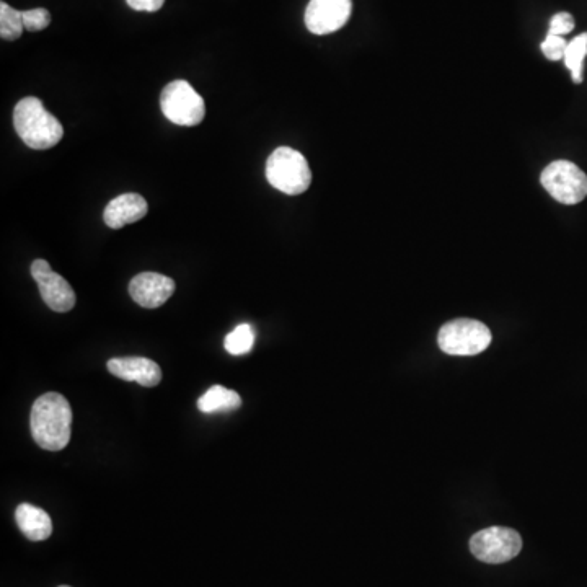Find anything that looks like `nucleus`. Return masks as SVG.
Instances as JSON below:
<instances>
[{"label": "nucleus", "instance_id": "1", "mask_svg": "<svg viewBox=\"0 0 587 587\" xmlns=\"http://www.w3.org/2000/svg\"><path fill=\"white\" fill-rule=\"evenodd\" d=\"M31 436L45 451L58 452L71 441L72 408L61 393L41 395L31 408Z\"/></svg>", "mask_w": 587, "mask_h": 587}, {"label": "nucleus", "instance_id": "2", "mask_svg": "<svg viewBox=\"0 0 587 587\" xmlns=\"http://www.w3.org/2000/svg\"><path fill=\"white\" fill-rule=\"evenodd\" d=\"M14 126L18 136L35 151H46L58 146L64 129L56 116L46 110L40 98L20 100L14 110Z\"/></svg>", "mask_w": 587, "mask_h": 587}, {"label": "nucleus", "instance_id": "3", "mask_svg": "<svg viewBox=\"0 0 587 587\" xmlns=\"http://www.w3.org/2000/svg\"><path fill=\"white\" fill-rule=\"evenodd\" d=\"M266 180L284 195L297 196L309 190L312 172L301 152L279 147L266 162Z\"/></svg>", "mask_w": 587, "mask_h": 587}, {"label": "nucleus", "instance_id": "4", "mask_svg": "<svg viewBox=\"0 0 587 587\" xmlns=\"http://www.w3.org/2000/svg\"><path fill=\"white\" fill-rule=\"evenodd\" d=\"M490 328L472 318H457L442 325L437 335V345L442 353L451 356H475L491 345Z\"/></svg>", "mask_w": 587, "mask_h": 587}, {"label": "nucleus", "instance_id": "5", "mask_svg": "<svg viewBox=\"0 0 587 587\" xmlns=\"http://www.w3.org/2000/svg\"><path fill=\"white\" fill-rule=\"evenodd\" d=\"M160 108L165 118L178 126H198L206 116L204 100L186 80H173L162 90Z\"/></svg>", "mask_w": 587, "mask_h": 587}, {"label": "nucleus", "instance_id": "6", "mask_svg": "<svg viewBox=\"0 0 587 587\" xmlns=\"http://www.w3.org/2000/svg\"><path fill=\"white\" fill-rule=\"evenodd\" d=\"M540 183L558 203L573 206L587 196V175L570 160H557L543 168Z\"/></svg>", "mask_w": 587, "mask_h": 587}, {"label": "nucleus", "instance_id": "7", "mask_svg": "<svg viewBox=\"0 0 587 587\" xmlns=\"http://www.w3.org/2000/svg\"><path fill=\"white\" fill-rule=\"evenodd\" d=\"M470 550L473 557L483 563H490V565L506 563L521 553V535L509 527H488L473 535L470 539Z\"/></svg>", "mask_w": 587, "mask_h": 587}, {"label": "nucleus", "instance_id": "8", "mask_svg": "<svg viewBox=\"0 0 587 587\" xmlns=\"http://www.w3.org/2000/svg\"><path fill=\"white\" fill-rule=\"evenodd\" d=\"M31 276L38 283L41 299L49 309L59 314H66L76 305V292L71 284L62 278L61 274L54 273L53 268L46 260H35L31 265Z\"/></svg>", "mask_w": 587, "mask_h": 587}, {"label": "nucleus", "instance_id": "9", "mask_svg": "<svg viewBox=\"0 0 587 587\" xmlns=\"http://www.w3.org/2000/svg\"><path fill=\"white\" fill-rule=\"evenodd\" d=\"M351 0H310L305 9V27L314 35H330L348 23Z\"/></svg>", "mask_w": 587, "mask_h": 587}, {"label": "nucleus", "instance_id": "10", "mask_svg": "<svg viewBox=\"0 0 587 587\" xmlns=\"http://www.w3.org/2000/svg\"><path fill=\"white\" fill-rule=\"evenodd\" d=\"M175 281L164 274L147 273L137 274L129 283V294L136 304L144 309H157L172 297L175 292Z\"/></svg>", "mask_w": 587, "mask_h": 587}, {"label": "nucleus", "instance_id": "11", "mask_svg": "<svg viewBox=\"0 0 587 587\" xmlns=\"http://www.w3.org/2000/svg\"><path fill=\"white\" fill-rule=\"evenodd\" d=\"M108 371L118 379L128 380V382H137L142 387H155L162 380V371L159 364L147 358H115L110 359Z\"/></svg>", "mask_w": 587, "mask_h": 587}, {"label": "nucleus", "instance_id": "12", "mask_svg": "<svg viewBox=\"0 0 587 587\" xmlns=\"http://www.w3.org/2000/svg\"><path fill=\"white\" fill-rule=\"evenodd\" d=\"M149 211L146 199L137 193H126L113 199L106 204L103 212V221L110 229H121V227L141 221Z\"/></svg>", "mask_w": 587, "mask_h": 587}, {"label": "nucleus", "instance_id": "13", "mask_svg": "<svg viewBox=\"0 0 587 587\" xmlns=\"http://www.w3.org/2000/svg\"><path fill=\"white\" fill-rule=\"evenodd\" d=\"M15 521L23 535L33 542L46 540L53 534V522L48 512L33 504L23 503L15 511Z\"/></svg>", "mask_w": 587, "mask_h": 587}, {"label": "nucleus", "instance_id": "14", "mask_svg": "<svg viewBox=\"0 0 587 587\" xmlns=\"http://www.w3.org/2000/svg\"><path fill=\"white\" fill-rule=\"evenodd\" d=\"M240 405H242V397L239 393L226 389L222 385H214L198 400L199 411H203L206 415L234 411L240 408Z\"/></svg>", "mask_w": 587, "mask_h": 587}, {"label": "nucleus", "instance_id": "15", "mask_svg": "<svg viewBox=\"0 0 587 587\" xmlns=\"http://www.w3.org/2000/svg\"><path fill=\"white\" fill-rule=\"evenodd\" d=\"M587 56V33L576 36L568 43L565 54V64L571 72L574 84H583L584 59Z\"/></svg>", "mask_w": 587, "mask_h": 587}, {"label": "nucleus", "instance_id": "16", "mask_svg": "<svg viewBox=\"0 0 587 587\" xmlns=\"http://www.w3.org/2000/svg\"><path fill=\"white\" fill-rule=\"evenodd\" d=\"M23 30H25L23 12L10 7L7 2H0V36H2V40H18L22 36Z\"/></svg>", "mask_w": 587, "mask_h": 587}, {"label": "nucleus", "instance_id": "17", "mask_svg": "<svg viewBox=\"0 0 587 587\" xmlns=\"http://www.w3.org/2000/svg\"><path fill=\"white\" fill-rule=\"evenodd\" d=\"M255 345V332L248 323H242L239 327L235 328L234 332L229 333L226 336L227 353L232 356H242V354L250 353Z\"/></svg>", "mask_w": 587, "mask_h": 587}, {"label": "nucleus", "instance_id": "18", "mask_svg": "<svg viewBox=\"0 0 587 587\" xmlns=\"http://www.w3.org/2000/svg\"><path fill=\"white\" fill-rule=\"evenodd\" d=\"M51 23V14L46 9L25 10L23 12V25L25 30L35 33V31L45 30Z\"/></svg>", "mask_w": 587, "mask_h": 587}, {"label": "nucleus", "instance_id": "19", "mask_svg": "<svg viewBox=\"0 0 587 587\" xmlns=\"http://www.w3.org/2000/svg\"><path fill=\"white\" fill-rule=\"evenodd\" d=\"M566 48H568V43L563 36L547 35L542 43V53L545 54L548 61L565 59Z\"/></svg>", "mask_w": 587, "mask_h": 587}, {"label": "nucleus", "instance_id": "20", "mask_svg": "<svg viewBox=\"0 0 587 587\" xmlns=\"http://www.w3.org/2000/svg\"><path fill=\"white\" fill-rule=\"evenodd\" d=\"M574 30V17L566 12L553 15L548 27V35L563 36Z\"/></svg>", "mask_w": 587, "mask_h": 587}, {"label": "nucleus", "instance_id": "21", "mask_svg": "<svg viewBox=\"0 0 587 587\" xmlns=\"http://www.w3.org/2000/svg\"><path fill=\"white\" fill-rule=\"evenodd\" d=\"M129 7L137 12H157L162 9L165 0H126Z\"/></svg>", "mask_w": 587, "mask_h": 587}, {"label": "nucleus", "instance_id": "22", "mask_svg": "<svg viewBox=\"0 0 587 587\" xmlns=\"http://www.w3.org/2000/svg\"><path fill=\"white\" fill-rule=\"evenodd\" d=\"M59 587H71V586H59Z\"/></svg>", "mask_w": 587, "mask_h": 587}]
</instances>
